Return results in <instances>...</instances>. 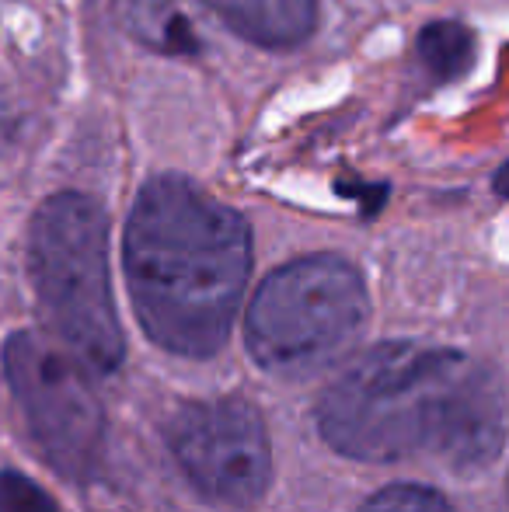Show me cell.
<instances>
[{"instance_id":"10","label":"cell","mask_w":509,"mask_h":512,"mask_svg":"<svg viewBox=\"0 0 509 512\" xmlns=\"http://www.w3.org/2000/svg\"><path fill=\"white\" fill-rule=\"evenodd\" d=\"M360 512H457L433 488H419V485H394L384 488L381 495L367 502Z\"/></svg>"},{"instance_id":"1","label":"cell","mask_w":509,"mask_h":512,"mask_svg":"<svg viewBox=\"0 0 509 512\" xmlns=\"http://www.w3.org/2000/svg\"><path fill=\"white\" fill-rule=\"evenodd\" d=\"M509 398L496 370L454 349L387 342L346 363L318 401L332 450L370 464L436 457L485 467L506 436Z\"/></svg>"},{"instance_id":"12","label":"cell","mask_w":509,"mask_h":512,"mask_svg":"<svg viewBox=\"0 0 509 512\" xmlns=\"http://www.w3.org/2000/svg\"><path fill=\"white\" fill-rule=\"evenodd\" d=\"M492 185H496L499 196H509V161L496 171V182H492Z\"/></svg>"},{"instance_id":"6","label":"cell","mask_w":509,"mask_h":512,"mask_svg":"<svg viewBox=\"0 0 509 512\" xmlns=\"http://www.w3.org/2000/svg\"><path fill=\"white\" fill-rule=\"evenodd\" d=\"M168 439L185 478L213 502L248 506L272 478L269 432L262 415L241 398L182 405Z\"/></svg>"},{"instance_id":"9","label":"cell","mask_w":509,"mask_h":512,"mask_svg":"<svg viewBox=\"0 0 509 512\" xmlns=\"http://www.w3.org/2000/svg\"><path fill=\"white\" fill-rule=\"evenodd\" d=\"M419 60L440 81H454L475 60V35L461 21H433L419 32Z\"/></svg>"},{"instance_id":"7","label":"cell","mask_w":509,"mask_h":512,"mask_svg":"<svg viewBox=\"0 0 509 512\" xmlns=\"http://www.w3.org/2000/svg\"><path fill=\"white\" fill-rule=\"evenodd\" d=\"M227 28L265 49L300 46L314 32L318 0H203Z\"/></svg>"},{"instance_id":"8","label":"cell","mask_w":509,"mask_h":512,"mask_svg":"<svg viewBox=\"0 0 509 512\" xmlns=\"http://www.w3.org/2000/svg\"><path fill=\"white\" fill-rule=\"evenodd\" d=\"M119 25L154 53H196L199 39L185 0H116Z\"/></svg>"},{"instance_id":"3","label":"cell","mask_w":509,"mask_h":512,"mask_svg":"<svg viewBox=\"0 0 509 512\" xmlns=\"http://www.w3.org/2000/svg\"><path fill=\"white\" fill-rule=\"evenodd\" d=\"M28 269L53 338L95 373L123 363V331L109 279V220L95 199L60 192L32 220Z\"/></svg>"},{"instance_id":"2","label":"cell","mask_w":509,"mask_h":512,"mask_svg":"<svg viewBox=\"0 0 509 512\" xmlns=\"http://www.w3.org/2000/svg\"><path fill=\"white\" fill-rule=\"evenodd\" d=\"M123 265L147 335L178 356H213L245 297L252 230L189 178L161 175L133 203Z\"/></svg>"},{"instance_id":"5","label":"cell","mask_w":509,"mask_h":512,"mask_svg":"<svg viewBox=\"0 0 509 512\" xmlns=\"http://www.w3.org/2000/svg\"><path fill=\"white\" fill-rule=\"evenodd\" d=\"M4 373L42 453L63 474L84 478L98 464L105 432L84 366L56 338L18 331L4 345Z\"/></svg>"},{"instance_id":"4","label":"cell","mask_w":509,"mask_h":512,"mask_svg":"<svg viewBox=\"0 0 509 512\" xmlns=\"http://www.w3.org/2000/svg\"><path fill=\"white\" fill-rule=\"evenodd\" d=\"M370 314L363 276L339 255H307L262 279L248 307V349L276 377L339 363Z\"/></svg>"},{"instance_id":"11","label":"cell","mask_w":509,"mask_h":512,"mask_svg":"<svg viewBox=\"0 0 509 512\" xmlns=\"http://www.w3.org/2000/svg\"><path fill=\"white\" fill-rule=\"evenodd\" d=\"M0 512H56L53 499L21 474H0Z\"/></svg>"}]
</instances>
